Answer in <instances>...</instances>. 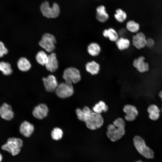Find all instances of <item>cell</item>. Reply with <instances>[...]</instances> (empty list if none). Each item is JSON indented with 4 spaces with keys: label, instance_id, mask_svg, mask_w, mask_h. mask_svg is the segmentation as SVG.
Returning <instances> with one entry per match:
<instances>
[{
    "label": "cell",
    "instance_id": "6da1fadb",
    "mask_svg": "<svg viewBox=\"0 0 162 162\" xmlns=\"http://www.w3.org/2000/svg\"><path fill=\"white\" fill-rule=\"evenodd\" d=\"M125 122L123 118H116L107 127L106 134L107 137L112 142L120 139L125 134Z\"/></svg>",
    "mask_w": 162,
    "mask_h": 162
},
{
    "label": "cell",
    "instance_id": "7a4b0ae2",
    "mask_svg": "<svg viewBox=\"0 0 162 162\" xmlns=\"http://www.w3.org/2000/svg\"><path fill=\"white\" fill-rule=\"evenodd\" d=\"M23 139L20 137L13 136L8 138L2 145L1 149L9 153L12 156L18 155L21 152L23 146Z\"/></svg>",
    "mask_w": 162,
    "mask_h": 162
},
{
    "label": "cell",
    "instance_id": "3957f363",
    "mask_svg": "<svg viewBox=\"0 0 162 162\" xmlns=\"http://www.w3.org/2000/svg\"><path fill=\"white\" fill-rule=\"evenodd\" d=\"M133 141L136 148L140 154L147 158H154V152L146 146L144 140L141 137L135 136L133 139Z\"/></svg>",
    "mask_w": 162,
    "mask_h": 162
},
{
    "label": "cell",
    "instance_id": "277c9868",
    "mask_svg": "<svg viewBox=\"0 0 162 162\" xmlns=\"http://www.w3.org/2000/svg\"><path fill=\"white\" fill-rule=\"evenodd\" d=\"M62 77L65 82L71 84L78 83L81 79L80 71L74 67H70L65 69Z\"/></svg>",
    "mask_w": 162,
    "mask_h": 162
},
{
    "label": "cell",
    "instance_id": "5b68a950",
    "mask_svg": "<svg viewBox=\"0 0 162 162\" xmlns=\"http://www.w3.org/2000/svg\"><path fill=\"white\" fill-rule=\"evenodd\" d=\"M85 123L88 129L94 130L102 126L104 123V119L100 114L92 111Z\"/></svg>",
    "mask_w": 162,
    "mask_h": 162
},
{
    "label": "cell",
    "instance_id": "8992f818",
    "mask_svg": "<svg viewBox=\"0 0 162 162\" xmlns=\"http://www.w3.org/2000/svg\"><path fill=\"white\" fill-rule=\"evenodd\" d=\"M56 43V38L52 34L46 33L42 36L39 44L46 51L51 53L55 49Z\"/></svg>",
    "mask_w": 162,
    "mask_h": 162
},
{
    "label": "cell",
    "instance_id": "52a82bcc",
    "mask_svg": "<svg viewBox=\"0 0 162 162\" xmlns=\"http://www.w3.org/2000/svg\"><path fill=\"white\" fill-rule=\"evenodd\" d=\"M55 92L58 97L64 99L72 95L74 90L72 84L65 82L58 84Z\"/></svg>",
    "mask_w": 162,
    "mask_h": 162
},
{
    "label": "cell",
    "instance_id": "ba28073f",
    "mask_svg": "<svg viewBox=\"0 0 162 162\" xmlns=\"http://www.w3.org/2000/svg\"><path fill=\"white\" fill-rule=\"evenodd\" d=\"M42 81L46 90L49 92L55 91L58 85L56 77L52 74L43 77Z\"/></svg>",
    "mask_w": 162,
    "mask_h": 162
},
{
    "label": "cell",
    "instance_id": "9c48e42d",
    "mask_svg": "<svg viewBox=\"0 0 162 162\" xmlns=\"http://www.w3.org/2000/svg\"><path fill=\"white\" fill-rule=\"evenodd\" d=\"M35 130V128L33 124L28 121L23 122L20 124L19 131L24 137L28 138L31 137Z\"/></svg>",
    "mask_w": 162,
    "mask_h": 162
},
{
    "label": "cell",
    "instance_id": "30bf717a",
    "mask_svg": "<svg viewBox=\"0 0 162 162\" xmlns=\"http://www.w3.org/2000/svg\"><path fill=\"white\" fill-rule=\"evenodd\" d=\"M147 39L142 32H138L132 38V44L136 49H141L146 46Z\"/></svg>",
    "mask_w": 162,
    "mask_h": 162
},
{
    "label": "cell",
    "instance_id": "8fae6325",
    "mask_svg": "<svg viewBox=\"0 0 162 162\" xmlns=\"http://www.w3.org/2000/svg\"><path fill=\"white\" fill-rule=\"evenodd\" d=\"M145 59L144 56H140L135 58L133 61V66L140 73L148 71L149 69V65L145 61Z\"/></svg>",
    "mask_w": 162,
    "mask_h": 162
},
{
    "label": "cell",
    "instance_id": "7c38bea8",
    "mask_svg": "<svg viewBox=\"0 0 162 162\" xmlns=\"http://www.w3.org/2000/svg\"><path fill=\"white\" fill-rule=\"evenodd\" d=\"M49 109L47 106L44 104H40L34 107L32 111V115L36 118L42 119L47 116Z\"/></svg>",
    "mask_w": 162,
    "mask_h": 162
},
{
    "label": "cell",
    "instance_id": "4fadbf2b",
    "mask_svg": "<svg viewBox=\"0 0 162 162\" xmlns=\"http://www.w3.org/2000/svg\"><path fill=\"white\" fill-rule=\"evenodd\" d=\"M123 110L126 115L125 119L128 122L134 120L138 114V111L136 108L133 105L126 104L123 107Z\"/></svg>",
    "mask_w": 162,
    "mask_h": 162
},
{
    "label": "cell",
    "instance_id": "5bb4252c",
    "mask_svg": "<svg viewBox=\"0 0 162 162\" xmlns=\"http://www.w3.org/2000/svg\"><path fill=\"white\" fill-rule=\"evenodd\" d=\"M14 116V113L11 106L7 103L0 106V116L3 119L10 121Z\"/></svg>",
    "mask_w": 162,
    "mask_h": 162
},
{
    "label": "cell",
    "instance_id": "9a60e30c",
    "mask_svg": "<svg viewBox=\"0 0 162 162\" xmlns=\"http://www.w3.org/2000/svg\"><path fill=\"white\" fill-rule=\"evenodd\" d=\"M45 66L47 70L51 72H55L58 69V62L55 53L52 52L48 55V60Z\"/></svg>",
    "mask_w": 162,
    "mask_h": 162
},
{
    "label": "cell",
    "instance_id": "2e32d148",
    "mask_svg": "<svg viewBox=\"0 0 162 162\" xmlns=\"http://www.w3.org/2000/svg\"><path fill=\"white\" fill-rule=\"evenodd\" d=\"M92 111L87 106H84L82 109L79 108L75 110V112L78 119L85 122L89 117Z\"/></svg>",
    "mask_w": 162,
    "mask_h": 162
},
{
    "label": "cell",
    "instance_id": "e0dca14e",
    "mask_svg": "<svg viewBox=\"0 0 162 162\" xmlns=\"http://www.w3.org/2000/svg\"><path fill=\"white\" fill-rule=\"evenodd\" d=\"M86 71L92 75L98 74L100 70V65L98 63L94 60L87 62L85 65Z\"/></svg>",
    "mask_w": 162,
    "mask_h": 162
},
{
    "label": "cell",
    "instance_id": "ac0fdd59",
    "mask_svg": "<svg viewBox=\"0 0 162 162\" xmlns=\"http://www.w3.org/2000/svg\"><path fill=\"white\" fill-rule=\"evenodd\" d=\"M102 34L104 37L108 38L110 41L113 42H115L119 37L118 32L112 27L104 30Z\"/></svg>",
    "mask_w": 162,
    "mask_h": 162
},
{
    "label": "cell",
    "instance_id": "d6986e66",
    "mask_svg": "<svg viewBox=\"0 0 162 162\" xmlns=\"http://www.w3.org/2000/svg\"><path fill=\"white\" fill-rule=\"evenodd\" d=\"M101 50V47L99 44L95 42L90 43L87 47L88 53L92 57L98 56L100 54Z\"/></svg>",
    "mask_w": 162,
    "mask_h": 162
},
{
    "label": "cell",
    "instance_id": "ffe728a7",
    "mask_svg": "<svg viewBox=\"0 0 162 162\" xmlns=\"http://www.w3.org/2000/svg\"><path fill=\"white\" fill-rule=\"evenodd\" d=\"M96 17L99 22L104 23L106 22L109 19V16L105 10L104 6L100 5L96 9Z\"/></svg>",
    "mask_w": 162,
    "mask_h": 162
},
{
    "label": "cell",
    "instance_id": "44dd1931",
    "mask_svg": "<svg viewBox=\"0 0 162 162\" xmlns=\"http://www.w3.org/2000/svg\"><path fill=\"white\" fill-rule=\"evenodd\" d=\"M115 43L118 49L121 51L128 49L130 45V40L124 37H119Z\"/></svg>",
    "mask_w": 162,
    "mask_h": 162
},
{
    "label": "cell",
    "instance_id": "7402d4cb",
    "mask_svg": "<svg viewBox=\"0 0 162 162\" xmlns=\"http://www.w3.org/2000/svg\"><path fill=\"white\" fill-rule=\"evenodd\" d=\"M17 65L19 69L23 72L28 71L31 67V64L29 61L24 57H22L19 59Z\"/></svg>",
    "mask_w": 162,
    "mask_h": 162
},
{
    "label": "cell",
    "instance_id": "603a6c76",
    "mask_svg": "<svg viewBox=\"0 0 162 162\" xmlns=\"http://www.w3.org/2000/svg\"><path fill=\"white\" fill-rule=\"evenodd\" d=\"M147 111L149 114V117L151 120H156L159 118L160 110L156 105L152 104L149 106L147 109Z\"/></svg>",
    "mask_w": 162,
    "mask_h": 162
},
{
    "label": "cell",
    "instance_id": "cb8c5ba5",
    "mask_svg": "<svg viewBox=\"0 0 162 162\" xmlns=\"http://www.w3.org/2000/svg\"><path fill=\"white\" fill-rule=\"evenodd\" d=\"M92 109L94 112L101 114L103 112H107L108 110V107L104 101L100 100L94 105Z\"/></svg>",
    "mask_w": 162,
    "mask_h": 162
},
{
    "label": "cell",
    "instance_id": "d4e9b609",
    "mask_svg": "<svg viewBox=\"0 0 162 162\" xmlns=\"http://www.w3.org/2000/svg\"><path fill=\"white\" fill-rule=\"evenodd\" d=\"M50 135L52 140L55 141H58L61 140L63 137L64 132L62 128L56 127L51 130Z\"/></svg>",
    "mask_w": 162,
    "mask_h": 162
},
{
    "label": "cell",
    "instance_id": "484cf974",
    "mask_svg": "<svg viewBox=\"0 0 162 162\" xmlns=\"http://www.w3.org/2000/svg\"><path fill=\"white\" fill-rule=\"evenodd\" d=\"M126 29L129 32L132 33H137L139 31L140 26V24L135 21L130 20L126 23Z\"/></svg>",
    "mask_w": 162,
    "mask_h": 162
},
{
    "label": "cell",
    "instance_id": "4316f807",
    "mask_svg": "<svg viewBox=\"0 0 162 162\" xmlns=\"http://www.w3.org/2000/svg\"><path fill=\"white\" fill-rule=\"evenodd\" d=\"M36 59L39 64L42 65H45L48 59V55L44 51H39L36 56Z\"/></svg>",
    "mask_w": 162,
    "mask_h": 162
},
{
    "label": "cell",
    "instance_id": "83f0119b",
    "mask_svg": "<svg viewBox=\"0 0 162 162\" xmlns=\"http://www.w3.org/2000/svg\"><path fill=\"white\" fill-rule=\"evenodd\" d=\"M40 10L44 16L50 18L51 7L47 2H45L42 3L40 7Z\"/></svg>",
    "mask_w": 162,
    "mask_h": 162
},
{
    "label": "cell",
    "instance_id": "f1b7e54d",
    "mask_svg": "<svg viewBox=\"0 0 162 162\" xmlns=\"http://www.w3.org/2000/svg\"><path fill=\"white\" fill-rule=\"evenodd\" d=\"M0 70L5 75H10L12 72L10 64L4 62H0Z\"/></svg>",
    "mask_w": 162,
    "mask_h": 162
},
{
    "label": "cell",
    "instance_id": "f546056e",
    "mask_svg": "<svg viewBox=\"0 0 162 162\" xmlns=\"http://www.w3.org/2000/svg\"><path fill=\"white\" fill-rule=\"evenodd\" d=\"M114 16L116 20L120 23L124 22L127 17L126 13L120 9H117L116 10Z\"/></svg>",
    "mask_w": 162,
    "mask_h": 162
},
{
    "label": "cell",
    "instance_id": "4dcf8cb0",
    "mask_svg": "<svg viewBox=\"0 0 162 162\" xmlns=\"http://www.w3.org/2000/svg\"><path fill=\"white\" fill-rule=\"evenodd\" d=\"M60 13V9L58 5L56 3L53 4L51 7L50 18H56L57 17Z\"/></svg>",
    "mask_w": 162,
    "mask_h": 162
},
{
    "label": "cell",
    "instance_id": "1f68e13d",
    "mask_svg": "<svg viewBox=\"0 0 162 162\" xmlns=\"http://www.w3.org/2000/svg\"><path fill=\"white\" fill-rule=\"evenodd\" d=\"M8 52L7 49L5 47L3 43L0 41V57H2L4 55Z\"/></svg>",
    "mask_w": 162,
    "mask_h": 162
},
{
    "label": "cell",
    "instance_id": "d6a6232c",
    "mask_svg": "<svg viewBox=\"0 0 162 162\" xmlns=\"http://www.w3.org/2000/svg\"><path fill=\"white\" fill-rule=\"evenodd\" d=\"M155 44V42L152 38H149L147 39L146 46L149 48H152Z\"/></svg>",
    "mask_w": 162,
    "mask_h": 162
},
{
    "label": "cell",
    "instance_id": "836d02e7",
    "mask_svg": "<svg viewBox=\"0 0 162 162\" xmlns=\"http://www.w3.org/2000/svg\"><path fill=\"white\" fill-rule=\"evenodd\" d=\"M3 160V156L1 153L0 152V162H2Z\"/></svg>",
    "mask_w": 162,
    "mask_h": 162
},
{
    "label": "cell",
    "instance_id": "e575fe53",
    "mask_svg": "<svg viewBox=\"0 0 162 162\" xmlns=\"http://www.w3.org/2000/svg\"><path fill=\"white\" fill-rule=\"evenodd\" d=\"M159 96L161 99L162 100V90L159 92Z\"/></svg>",
    "mask_w": 162,
    "mask_h": 162
},
{
    "label": "cell",
    "instance_id": "d590c367",
    "mask_svg": "<svg viewBox=\"0 0 162 162\" xmlns=\"http://www.w3.org/2000/svg\"><path fill=\"white\" fill-rule=\"evenodd\" d=\"M135 162H142L141 160H138V161H136Z\"/></svg>",
    "mask_w": 162,
    "mask_h": 162
},
{
    "label": "cell",
    "instance_id": "8d00e7d4",
    "mask_svg": "<svg viewBox=\"0 0 162 162\" xmlns=\"http://www.w3.org/2000/svg\"></svg>",
    "mask_w": 162,
    "mask_h": 162
}]
</instances>
